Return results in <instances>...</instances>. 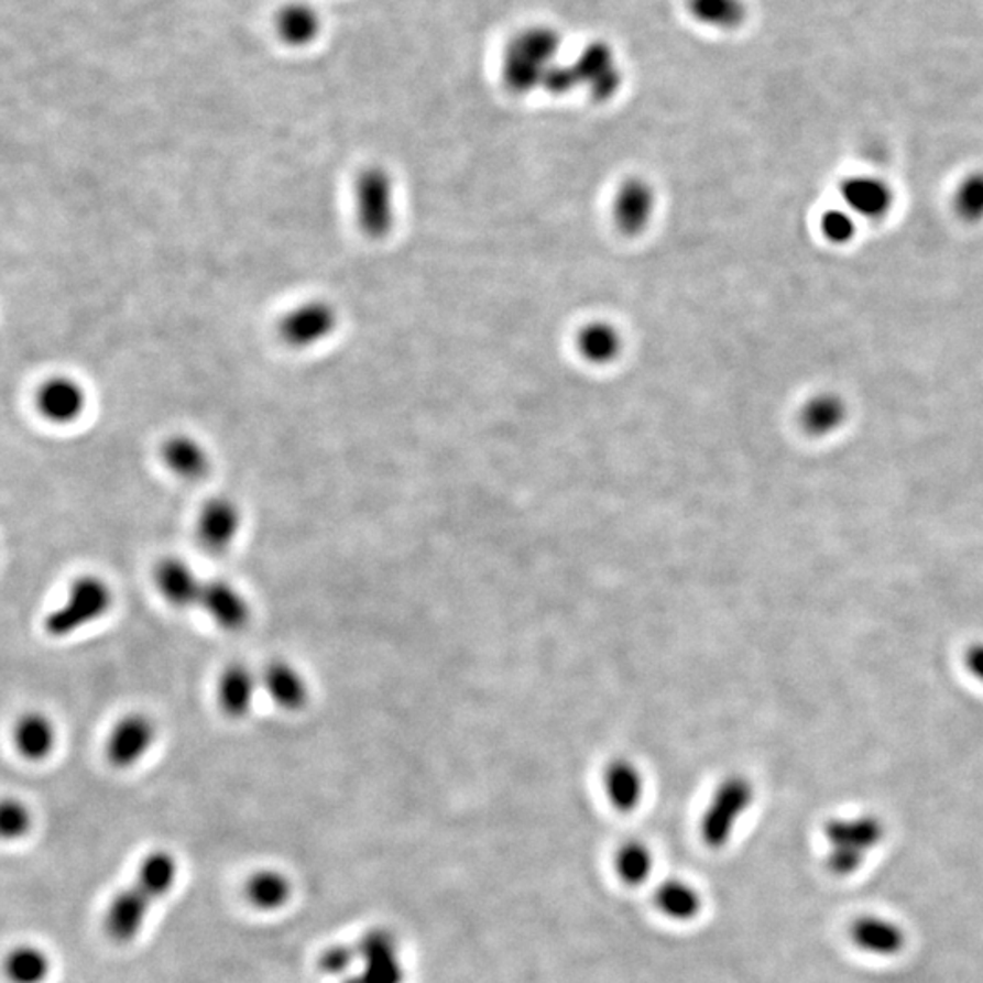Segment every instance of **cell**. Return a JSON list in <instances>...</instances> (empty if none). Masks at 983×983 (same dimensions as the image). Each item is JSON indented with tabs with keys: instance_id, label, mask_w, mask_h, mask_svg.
I'll list each match as a JSON object with an SVG mask.
<instances>
[{
	"instance_id": "6da1fadb",
	"label": "cell",
	"mask_w": 983,
	"mask_h": 983,
	"mask_svg": "<svg viewBox=\"0 0 983 983\" xmlns=\"http://www.w3.org/2000/svg\"><path fill=\"white\" fill-rule=\"evenodd\" d=\"M179 863L168 851H152L142 858L132 884L119 891L106 907L102 926L106 937L119 946L130 943L146 926L153 905L177 884Z\"/></svg>"
},
{
	"instance_id": "7a4b0ae2",
	"label": "cell",
	"mask_w": 983,
	"mask_h": 983,
	"mask_svg": "<svg viewBox=\"0 0 983 983\" xmlns=\"http://www.w3.org/2000/svg\"><path fill=\"white\" fill-rule=\"evenodd\" d=\"M561 35L550 26H528L515 33L503 53V83L514 94L543 86L556 64Z\"/></svg>"
},
{
	"instance_id": "3957f363",
	"label": "cell",
	"mask_w": 983,
	"mask_h": 983,
	"mask_svg": "<svg viewBox=\"0 0 983 983\" xmlns=\"http://www.w3.org/2000/svg\"><path fill=\"white\" fill-rule=\"evenodd\" d=\"M113 601V589L105 578L97 574H83L72 581L61 605L47 612L43 623L44 632L53 640L75 636L77 632L85 631L86 626L95 625L110 614Z\"/></svg>"
},
{
	"instance_id": "277c9868",
	"label": "cell",
	"mask_w": 983,
	"mask_h": 983,
	"mask_svg": "<svg viewBox=\"0 0 983 983\" xmlns=\"http://www.w3.org/2000/svg\"><path fill=\"white\" fill-rule=\"evenodd\" d=\"M827 843V869L834 876L847 878L865 865L874 849L884 842L885 826L878 816L862 815L834 818L823 827Z\"/></svg>"
},
{
	"instance_id": "5b68a950",
	"label": "cell",
	"mask_w": 983,
	"mask_h": 983,
	"mask_svg": "<svg viewBox=\"0 0 983 983\" xmlns=\"http://www.w3.org/2000/svg\"><path fill=\"white\" fill-rule=\"evenodd\" d=\"M754 801V787L743 776H729L723 779L710 798L701 816L700 834L709 849H723L731 842L738 821L751 809Z\"/></svg>"
},
{
	"instance_id": "8992f818",
	"label": "cell",
	"mask_w": 983,
	"mask_h": 983,
	"mask_svg": "<svg viewBox=\"0 0 983 983\" xmlns=\"http://www.w3.org/2000/svg\"><path fill=\"white\" fill-rule=\"evenodd\" d=\"M352 971L339 983H403L400 941L389 929H372L352 943Z\"/></svg>"
},
{
	"instance_id": "52a82bcc",
	"label": "cell",
	"mask_w": 983,
	"mask_h": 983,
	"mask_svg": "<svg viewBox=\"0 0 983 983\" xmlns=\"http://www.w3.org/2000/svg\"><path fill=\"white\" fill-rule=\"evenodd\" d=\"M339 314L330 301L310 299L284 312L277 323V336L295 350L317 347L336 331Z\"/></svg>"
},
{
	"instance_id": "ba28073f",
	"label": "cell",
	"mask_w": 983,
	"mask_h": 983,
	"mask_svg": "<svg viewBox=\"0 0 983 983\" xmlns=\"http://www.w3.org/2000/svg\"><path fill=\"white\" fill-rule=\"evenodd\" d=\"M157 742V725L144 712H128L111 725L105 742V756L117 771L133 768Z\"/></svg>"
},
{
	"instance_id": "9c48e42d",
	"label": "cell",
	"mask_w": 983,
	"mask_h": 983,
	"mask_svg": "<svg viewBox=\"0 0 983 983\" xmlns=\"http://www.w3.org/2000/svg\"><path fill=\"white\" fill-rule=\"evenodd\" d=\"M356 216L370 237H383L394 225V188L383 168H367L356 181Z\"/></svg>"
},
{
	"instance_id": "30bf717a",
	"label": "cell",
	"mask_w": 983,
	"mask_h": 983,
	"mask_svg": "<svg viewBox=\"0 0 983 983\" xmlns=\"http://www.w3.org/2000/svg\"><path fill=\"white\" fill-rule=\"evenodd\" d=\"M242 526L241 509L227 495H216L200 505L195 537L206 553L222 554L236 543Z\"/></svg>"
},
{
	"instance_id": "8fae6325",
	"label": "cell",
	"mask_w": 983,
	"mask_h": 983,
	"mask_svg": "<svg viewBox=\"0 0 983 983\" xmlns=\"http://www.w3.org/2000/svg\"><path fill=\"white\" fill-rule=\"evenodd\" d=\"M153 585L159 596L177 610L199 609L206 579L186 559L166 556L153 567Z\"/></svg>"
},
{
	"instance_id": "7c38bea8",
	"label": "cell",
	"mask_w": 983,
	"mask_h": 983,
	"mask_svg": "<svg viewBox=\"0 0 983 983\" xmlns=\"http://www.w3.org/2000/svg\"><path fill=\"white\" fill-rule=\"evenodd\" d=\"M35 406L43 419L52 425L66 426L79 422L88 406V394L77 379L53 375L39 386Z\"/></svg>"
},
{
	"instance_id": "4fadbf2b",
	"label": "cell",
	"mask_w": 983,
	"mask_h": 983,
	"mask_svg": "<svg viewBox=\"0 0 983 983\" xmlns=\"http://www.w3.org/2000/svg\"><path fill=\"white\" fill-rule=\"evenodd\" d=\"M199 609L225 632L242 631L252 620L247 596L227 579H206Z\"/></svg>"
},
{
	"instance_id": "5bb4252c",
	"label": "cell",
	"mask_w": 983,
	"mask_h": 983,
	"mask_svg": "<svg viewBox=\"0 0 983 983\" xmlns=\"http://www.w3.org/2000/svg\"><path fill=\"white\" fill-rule=\"evenodd\" d=\"M572 68L579 85L587 86L598 100L610 99L620 88L618 58L605 41L587 44L574 61Z\"/></svg>"
},
{
	"instance_id": "9a60e30c",
	"label": "cell",
	"mask_w": 983,
	"mask_h": 983,
	"mask_svg": "<svg viewBox=\"0 0 983 983\" xmlns=\"http://www.w3.org/2000/svg\"><path fill=\"white\" fill-rule=\"evenodd\" d=\"M261 674L247 663H230L217 679V705L230 720H244L261 692Z\"/></svg>"
},
{
	"instance_id": "2e32d148",
	"label": "cell",
	"mask_w": 983,
	"mask_h": 983,
	"mask_svg": "<svg viewBox=\"0 0 983 983\" xmlns=\"http://www.w3.org/2000/svg\"><path fill=\"white\" fill-rule=\"evenodd\" d=\"M261 689L284 712H299L310 701V685L301 668L286 659H274L261 673Z\"/></svg>"
},
{
	"instance_id": "e0dca14e",
	"label": "cell",
	"mask_w": 983,
	"mask_h": 983,
	"mask_svg": "<svg viewBox=\"0 0 983 983\" xmlns=\"http://www.w3.org/2000/svg\"><path fill=\"white\" fill-rule=\"evenodd\" d=\"M13 747L26 762H46L57 749V727L50 716L41 710H30L13 725Z\"/></svg>"
},
{
	"instance_id": "ac0fdd59",
	"label": "cell",
	"mask_w": 983,
	"mask_h": 983,
	"mask_svg": "<svg viewBox=\"0 0 983 983\" xmlns=\"http://www.w3.org/2000/svg\"><path fill=\"white\" fill-rule=\"evenodd\" d=\"M161 459L164 467L175 478L185 481H200L211 470V456L208 448L189 434H174L161 445Z\"/></svg>"
},
{
	"instance_id": "d6986e66",
	"label": "cell",
	"mask_w": 983,
	"mask_h": 983,
	"mask_svg": "<svg viewBox=\"0 0 983 983\" xmlns=\"http://www.w3.org/2000/svg\"><path fill=\"white\" fill-rule=\"evenodd\" d=\"M849 935L860 951L873 957H896L907 943L904 929L884 916H860L852 921Z\"/></svg>"
},
{
	"instance_id": "ffe728a7",
	"label": "cell",
	"mask_w": 983,
	"mask_h": 983,
	"mask_svg": "<svg viewBox=\"0 0 983 983\" xmlns=\"http://www.w3.org/2000/svg\"><path fill=\"white\" fill-rule=\"evenodd\" d=\"M842 199L847 210L865 219H882L893 208L894 194L885 181L873 175H856L843 181Z\"/></svg>"
},
{
	"instance_id": "44dd1931",
	"label": "cell",
	"mask_w": 983,
	"mask_h": 983,
	"mask_svg": "<svg viewBox=\"0 0 983 983\" xmlns=\"http://www.w3.org/2000/svg\"><path fill=\"white\" fill-rule=\"evenodd\" d=\"M603 787L610 805L620 812H632L637 809L645 795L642 771L629 760H614L607 765Z\"/></svg>"
},
{
	"instance_id": "7402d4cb",
	"label": "cell",
	"mask_w": 983,
	"mask_h": 983,
	"mask_svg": "<svg viewBox=\"0 0 983 983\" xmlns=\"http://www.w3.org/2000/svg\"><path fill=\"white\" fill-rule=\"evenodd\" d=\"M654 904L668 920L687 924L701 915L703 896L687 880L667 878L657 885Z\"/></svg>"
},
{
	"instance_id": "603a6c76",
	"label": "cell",
	"mask_w": 983,
	"mask_h": 983,
	"mask_svg": "<svg viewBox=\"0 0 983 983\" xmlns=\"http://www.w3.org/2000/svg\"><path fill=\"white\" fill-rule=\"evenodd\" d=\"M244 896L255 909L274 913L292 898V882L277 869H261L247 880Z\"/></svg>"
},
{
	"instance_id": "cb8c5ba5",
	"label": "cell",
	"mask_w": 983,
	"mask_h": 983,
	"mask_svg": "<svg viewBox=\"0 0 983 983\" xmlns=\"http://www.w3.org/2000/svg\"><path fill=\"white\" fill-rule=\"evenodd\" d=\"M847 406L837 394H818L801 411V425L810 436H829L845 423Z\"/></svg>"
},
{
	"instance_id": "d4e9b609",
	"label": "cell",
	"mask_w": 983,
	"mask_h": 983,
	"mask_svg": "<svg viewBox=\"0 0 983 983\" xmlns=\"http://www.w3.org/2000/svg\"><path fill=\"white\" fill-rule=\"evenodd\" d=\"M687 10L698 24L716 30H736L747 17L743 0H687Z\"/></svg>"
},
{
	"instance_id": "484cf974",
	"label": "cell",
	"mask_w": 983,
	"mask_h": 983,
	"mask_svg": "<svg viewBox=\"0 0 983 983\" xmlns=\"http://www.w3.org/2000/svg\"><path fill=\"white\" fill-rule=\"evenodd\" d=\"M50 973V957L39 947L19 946L6 957V976L11 983H44Z\"/></svg>"
},
{
	"instance_id": "4316f807",
	"label": "cell",
	"mask_w": 983,
	"mask_h": 983,
	"mask_svg": "<svg viewBox=\"0 0 983 983\" xmlns=\"http://www.w3.org/2000/svg\"><path fill=\"white\" fill-rule=\"evenodd\" d=\"M614 871L621 884L640 887L653 876L654 854L643 842H626L614 856Z\"/></svg>"
},
{
	"instance_id": "83f0119b",
	"label": "cell",
	"mask_w": 983,
	"mask_h": 983,
	"mask_svg": "<svg viewBox=\"0 0 983 983\" xmlns=\"http://www.w3.org/2000/svg\"><path fill=\"white\" fill-rule=\"evenodd\" d=\"M277 30L286 43L299 46L316 37L319 22L308 6L292 4L286 6L277 17Z\"/></svg>"
},
{
	"instance_id": "f1b7e54d",
	"label": "cell",
	"mask_w": 983,
	"mask_h": 983,
	"mask_svg": "<svg viewBox=\"0 0 983 983\" xmlns=\"http://www.w3.org/2000/svg\"><path fill=\"white\" fill-rule=\"evenodd\" d=\"M651 205H653V199H651V194H648V189L645 186H625V189L621 192L620 199H618V206H615L618 221H620L621 227L625 228V230L642 227L643 222L647 221L648 214H651Z\"/></svg>"
},
{
	"instance_id": "f546056e",
	"label": "cell",
	"mask_w": 983,
	"mask_h": 983,
	"mask_svg": "<svg viewBox=\"0 0 983 983\" xmlns=\"http://www.w3.org/2000/svg\"><path fill=\"white\" fill-rule=\"evenodd\" d=\"M954 208L963 221H983V172L965 177L954 194Z\"/></svg>"
},
{
	"instance_id": "4dcf8cb0",
	"label": "cell",
	"mask_w": 983,
	"mask_h": 983,
	"mask_svg": "<svg viewBox=\"0 0 983 983\" xmlns=\"http://www.w3.org/2000/svg\"><path fill=\"white\" fill-rule=\"evenodd\" d=\"M32 829V812L21 799L6 798L0 807V832L4 840H19Z\"/></svg>"
},
{
	"instance_id": "1f68e13d",
	"label": "cell",
	"mask_w": 983,
	"mask_h": 983,
	"mask_svg": "<svg viewBox=\"0 0 983 983\" xmlns=\"http://www.w3.org/2000/svg\"><path fill=\"white\" fill-rule=\"evenodd\" d=\"M579 345L583 348L585 356L596 359V361L612 358L618 347H620L614 330L609 327H601V325L585 330L581 334V339H579Z\"/></svg>"
},
{
	"instance_id": "d6a6232c",
	"label": "cell",
	"mask_w": 983,
	"mask_h": 983,
	"mask_svg": "<svg viewBox=\"0 0 983 983\" xmlns=\"http://www.w3.org/2000/svg\"><path fill=\"white\" fill-rule=\"evenodd\" d=\"M821 232L829 241L845 244L856 233L854 214L847 208L827 211L826 216L821 217Z\"/></svg>"
},
{
	"instance_id": "836d02e7",
	"label": "cell",
	"mask_w": 983,
	"mask_h": 983,
	"mask_svg": "<svg viewBox=\"0 0 983 983\" xmlns=\"http://www.w3.org/2000/svg\"><path fill=\"white\" fill-rule=\"evenodd\" d=\"M963 663L974 679L983 684V643H973L963 654Z\"/></svg>"
}]
</instances>
